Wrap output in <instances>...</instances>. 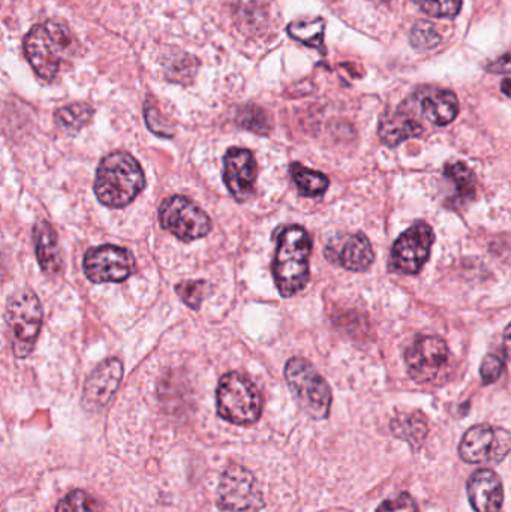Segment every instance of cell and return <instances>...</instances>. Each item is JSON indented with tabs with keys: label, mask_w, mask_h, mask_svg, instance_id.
Here are the masks:
<instances>
[{
	"label": "cell",
	"mask_w": 511,
	"mask_h": 512,
	"mask_svg": "<svg viewBox=\"0 0 511 512\" xmlns=\"http://www.w3.org/2000/svg\"><path fill=\"white\" fill-rule=\"evenodd\" d=\"M510 451V433L489 424L471 427L459 444L461 459L474 465L501 462Z\"/></svg>",
	"instance_id": "9"
},
{
	"label": "cell",
	"mask_w": 511,
	"mask_h": 512,
	"mask_svg": "<svg viewBox=\"0 0 511 512\" xmlns=\"http://www.w3.org/2000/svg\"><path fill=\"white\" fill-rule=\"evenodd\" d=\"M434 242L432 228L425 222H419L396 240L390 255V268L396 273H419L431 255Z\"/></svg>",
	"instance_id": "10"
},
{
	"label": "cell",
	"mask_w": 511,
	"mask_h": 512,
	"mask_svg": "<svg viewBox=\"0 0 511 512\" xmlns=\"http://www.w3.org/2000/svg\"><path fill=\"white\" fill-rule=\"evenodd\" d=\"M93 108L87 104H72L60 108L56 113V122L68 132H77L92 120Z\"/></svg>",
	"instance_id": "24"
},
{
	"label": "cell",
	"mask_w": 511,
	"mask_h": 512,
	"mask_svg": "<svg viewBox=\"0 0 511 512\" xmlns=\"http://www.w3.org/2000/svg\"><path fill=\"white\" fill-rule=\"evenodd\" d=\"M159 221L164 230L185 243L207 236L212 228L209 216L197 204L179 195H174L162 203Z\"/></svg>",
	"instance_id": "7"
},
{
	"label": "cell",
	"mask_w": 511,
	"mask_h": 512,
	"mask_svg": "<svg viewBox=\"0 0 511 512\" xmlns=\"http://www.w3.org/2000/svg\"><path fill=\"white\" fill-rule=\"evenodd\" d=\"M504 346H506L507 357L511 358V322L506 331H504Z\"/></svg>",
	"instance_id": "35"
},
{
	"label": "cell",
	"mask_w": 511,
	"mask_h": 512,
	"mask_svg": "<svg viewBox=\"0 0 511 512\" xmlns=\"http://www.w3.org/2000/svg\"><path fill=\"white\" fill-rule=\"evenodd\" d=\"M420 110L432 125H450L459 114L455 93L444 89H426L419 98Z\"/></svg>",
	"instance_id": "17"
},
{
	"label": "cell",
	"mask_w": 511,
	"mask_h": 512,
	"mask_svg": "<svg viewBox=\"0 0 511 512\" xmlns=\"http://www.w3.org/2000/svg\"><path fill=\"white\" fill-rule=\"evenodd\" d=\"M501 90H503L504 95L511 98V78H507V80L503 81V84H501Z\"/></svg>",
	"instance_id": "36"
},
{
	"label": "cell",
	"mask_w": 511,
	"mask_h": 512,
	"mask_svg": "<svg viewBox=\"0 0 511 512\" xmlns=\"http://www.w3.org/2000/svg\"><path fill=\"white\" fill-rule=\"evenodd\" d=\"M42 324V306L33 292H17L6 306V325L15 357L24 358L35 348Z\"/></svg>",
	"instance_id": "6"
},
{
	"label": "cell",
	"mask_w": 511,
	"mask_h": 512,
	"mask_svg": "<svg viewBox=\"0 0 511 512\" xmlns=\"http://www.w3.org/2000/svg\"><path fill=\"white\" fill-rule=\"evenodd\" d=\"M144 185L143 168L134 156L126 152L105 156L96 171V197L110 209H122L131 204L143 191Z\"/></svg>",
	"instance_id": "1"
},
{
	"label": "cell",
	"mask_w": 511,
	"mask_h": 512,
	"mask_svg": "<svg viewBox=\"0 0 511 512\" xmlns=\"http://www.w3.org/2000/svg\"><path fill=\"white\" fill-rule=\"evenodd\" d=\"M218 505L230 512L260 511L264 499L254 475L243 466H227L219 484Z\"/></svg>",
	"instance_id": "8"
},
{
	"label": "cell",
	"mask_w": 511,
	"mask_h": 512,
	"mask_svg": "<svg viewBox=\"0 0 511 512\" xmlns=\"http://www.w3.org/2000/svg\"><path fill=\"white\" fill-rule=\"evenodd\" d=\"M326 256L329 261L350 271L368 270L375 259L371 242L362 233L345 237L339 243H329L326 248Z\"/></svg>",
	"instance_id": "15"
},
{
	"label": "cell",
	"mask_w": 511,
	"mask_h": 512,
	"mask_svg": "<svg viewBox=\"0 0 511 512\" xmlns=\"http://www.w3.org/2000/svg\"><path fill=\"white\" fill-rule=\"evenodd\" d=\"M324 30L326 21L323 18H308V20L294 21L287 27L288 35L308 47L324 53Z\"/></svg>",
	"instance_id": "20"
},
{
	"label": "cell",
	"mask_w": 511,
	"mask_h": 512,
	"mask_svg": "<svg viewBox=\"0 0 511 512\" xmlns=\"http://www.w3.org/2000/svg\"><path fill=\"white\" fill-rule=\"evenodd\" d=\"M123 366L117 358L104 361L93 370L84 384L83 406L87 411H99L107 406L122 381Z\"/></svg>",
	"instance_id": "14"
},
{
	"label": "cell",
	"mask_w": 511,
	"mask_h": 512,
	"mask_svg": "<svg viewBox=\"0 0 511 512\" xmlns=\"http://www.w3.org/2000/svg\"><path fill=\"white\" fill-rule=\"evenodd\" d=\"M429 17L453 18L461 12L462 0H413Z\"/></svg>",
	"instance_id": "28"
},
{
	"label": "cell",
	"mask_w": 511,
	"mask_h": 512,
	"mask_svg": "<svg viewBox=\"0 0 511 512\" xmlns=\"http://www.w3.org/2000/svg\"><path fill=\"white\" fill-rule=\"evenodd\" d=\"M177 294L182 298L183 303L191 309H200L209 285L204 280H186L176 286Z\"/></svg>",
	"instance_id": "29"
},
{
	"label": "cell",
	"mask_w": 511,
	"mask_h": 512,
	"mask_svg": "<svg viewBox=\"0 0 511 512\" xmlns=\"http://www.w3.org/2000/svg\"><path fill=\"white\" fill-rule=\"evenodd\" d=\"M291 176L303 197H320L329 188L327 176L300 164L291 165Z\"/></svg>",
	"instance_id": "21"
},
{
	"label": "cell",
	"mask_w": 511,
	"mask_h": 512,
	"mask_svg": "<svg viewBox=\"0 0 511 512\" xmlns=\"http://www.w3.org/2000/svg\"><path fill=\"white\" fill-rule=\"evenodd\" d=\"M377 512H419V508H417L416 502L410 495L402 493L396 498L383 502Z\"/></svg>",
	"instance_id": "33"
},
{
	"label": "cell",
	"mask_w": 511,
	"mask_h": 512,
	"mask_svg": "<svg viewBox=\"0 0 511 512\" xmlns=\"http://www.w3.org/2000/svg\"><path fill=\"white\" fill-rule=\"evenodd\" d=\"M504 370V363L497 355L489 354L483 358L482 367H480V375H482L483 384L491 385L498 381Z\"/></svg>",
	"instance_id": "32"
},
{
	"label": "cell",
	"mask_w": 511,
	"mask_h": 512,
	"mask_svg": "<svg viewBox=\"0 0 511 512\" xmlns=\"http://www.w3.org/2000/svg\"><path fill=\"white\" fill-rule=\"evenodd\" d=\"M83 267L90 282L119 283L134 273L135 261L126 249L105 245L89 249Z\"/></svg>",
	"instance_id": "11"
},
{
	"label": "cell",
	"mask_w": 511,
	"mask_h": 512,
	"mask_svg": "<svg viewBox=\"0 0 511 512\" xmlns=\"http://www.w3.org/2000/svg\"><path fill=\"white\" fill-rule=\"evenodd\" d=\"M74 36L62 21L51 20L33 26L24 38V53L33 71L45 81H53L60 68V57L72 54Z\"/></svg>",
	"instance_id": "3"
},
{
	"label": "cell",
	"mask_w": 511,
	"mask_h": 512,
	"mask_svg": "<svg viewBox=\"0 0 511 512\" xmlns=\"http://www.w3.org/2000/svg\"><path fill=\"white\" fill-rule=\"evenodd\" d=\"M285 379L300 408L315 420L329 417L332 391L326 379L305 358H291L285 366Z\"/></svg>",
	"instance_id": "5"
},
{
	"label": "cell",
	"mask_w": 511,
	"mask_h": 512,
	"mask_svg": "<svg viewBox=\"0 0 511 512\" xmlns=\"http://www.w3.org/2000/svg\"><path fill=\"white\" fill-rule=\"evenodd\" d=\"M195 71H197V62L188 54L180 53L168 59L167 77L170 80L189 81L194 77Z\"/></svg>",
	"instance_id": "30"
},
{
	"label": "cell",
	"mask_w": 511,
	"mask_h": 512,
	"mask_svg": "<svg viewBox=\"0 0 511 512\" xmlns=\"http://www.w3.org/2000/svg\"><path fill=\"white\" fill-rule=\"evenodd\" d=\"M488 71L494 72V74L511 72V54H504V56L498 57L494 62L489 63Z\"/></svg>",
	"instance_id": "34"
},
{
	"label": "cell",
	"mask_w": 511,
	"mask_h": 512,
	"mask_svg": "<svg viewBox=\"0 0 511 512\" xmlns=\"http://www.w3.org/2000/svg\"><path fill=\"white\" fill-rule=\"evenodd\" d=\"M444 174L447 179L455 185L456 194L461 200H473L476 197L477 179L470 167L455 162V164H447L444 168Z\"/></svg>",
	"instance_id": "22"
},
{
	"label": "cell",
	"mask_w": 511,
	"mask_h": 512,
	"mask_svg": "<svg viewBox=\"0 0 511 512\" xmlns=\"http://www.w3.org/2000/svg\"><path fill=\"white\" fill-rule=\"evenodd\" d=\"M237 125L258 135H267L272 129L269 114L258 105H246L237 113Z\"/></svg>",
	"instance_id": "25"
},
{
	"label": "cell",
	"mask_w": 511,
	"mask_h": 512,
	"mask_svg": "<svg viewBox=\"0 0 511 512\" xmlns=\"http://www.w3.org/2000/svg\"><path fill=\"white\" fill-rule=\"evenodd\" d=\"M467 493L476 512H500L503 507V483L491 469L474 472L468 480Z\"/></svg>",
	"instance_id": "16"
},
{
	"label": "cell",
	"mask_w": 511,
	"mask_h": 512,
	"mask_svg": "<svg viewBox=\"0 0 511 512\" xmlns=\"http://www.w3.org/2000/svg\"><path fill=\"white\" fill-rule=\"evenodd\" d=\"M449 357V346L441 337L426 336L420 337L407 349L405 363L411 378L425 384L437 378Z\"/></svg>",
	"instance_id": "12"
},
{
	"label": "cell",
	"mask_w": 511,
	"mask_h": 512,
	"mask_svg": "<svg viewBox=\"0 0 511 512\" xmlns=\"http://www.w3.org/2000/svg\"><path fill=\"white\" fill-rule=\"evenodd\" d=\"M311 252L312 239L305 228L290 225L279 234L273 277L282 297H293L308 285Z\"/></svg>",
	"instance_id": "2"
},
{
	"label": "cell",
	"mask_w": 511,
	"mask_h": 512,
	"mask_svg": "<svg viewBox=\"0 0 511 512\" xmlns=\"http://www.w3.org/2000/svg\"><path fill=\"white\" fill-rule=\"evenodd\" d=\"M216 406L222 420L236 426H251L261 417L263 397L248 376L231 372L219 381Z\"/></svg>",
	"instance_id": "4"
},
{
	"label": "cell",
	"mask_w": 511,
	"mask_h": 512,
	"mask_svg": "<svg viewBox=\"0 0 511 512\" xmlns=\"http://www.w3.org/2000/svg\"><path fill=\"white\" fill-rule=\"evenodd\" d=\"M144 117H146L147 126H149L153 134L161 135V137H173V128H171L168 120L162 116L158 108L147 105V107L144 108Z\"/></svg>",
	"instance_id": "31"
},
{
	"label": "cell",
	"mask_w": 511,
	"mask_h": 512,
	"mask_svg": "<svg viewBox=\"0 0 511 512\" xmlns=\"http://www.w3.org/2000/svg\"><path fill=\"white\" fill-rule=\"evenodd\" d=\"M423 126L404 111H389L381 117L378 135L386 146L398 147L410 138L420 137Z\"/></svg>",
	"instance_id": "18"
},
{
	"label": "cell",
	"mask_w": 511,
	"mask_h": 512,
	"mask_svg": "<svg viewBox=\"0 0 511 512\" xmlns=\"http://www.w3.org/2000/svg\"><path fill=\"white\" fill-rule=\"evenodd\" d=\"M33 239H35L36 258H38L39 265H41L44 273H59L62 270V258H60L57 236L53 227L47 222H38Z\"/></svg>",
	"instance_id": "19"
},
{
	"label": "cell",
	"mask_w": 511,
	"mask_h": 512,
	"mask_svg": "<svg viewBox=\"0 0 511 512\" xmlns=\"http://www.w3.org/2000/svg\"><path fill=\"white\" fill-rule=\"evenodd\" d=\"M440 32L434 24L429 21H419L411 29L410 42L417 51H429L441 44Z\"/></svg>",
	"instance_id": "26"
},
{
	"label": "cell",
	"mask_w": 511,
	"mask_h": 512,
	"mask_svg": "<svg viewBox=\"0 0 511 512\" xmlns=\"http://www.w3.org/2000/svg\"><path fill=\"white\" fill-rule=\"evenodd\" d=\"M393 432L411 445H420L428 435V424L420 414L402 415L393 421Z\"/></svg>",
	"instance_id": "23"
},
{
	"label": "cell",
	"mask_w": 511,
	"mask_h": 512,
	"mask_svg": "<svg viewBox=\"0 0 511 512\" xmlns=\"http://www.w3.org/2000/svg\"><path fill=\"white\" fill-rule=\"evenodd\" d=\"M257 173V162L252 152L239 147L228 150L224 161V182L231 195L240 203L254 195Z\"/></svg>",
	"instance_id": "13"
},
{
	"label": "cell",
	"mask_w": 511,
	"mask_h": 512,
	"mask_svg": "<svg viewBox=\"0 0 511 512\" xmlns=\"http://www.w3.org/2000/svg\"><path fill=\"white\" fill-rule=\"evenodd\" d=\"M56 512H102V508L89 493L74 490L59 502Z\"/></svg>",
	"instance_id": "27"
}]
</instances>
